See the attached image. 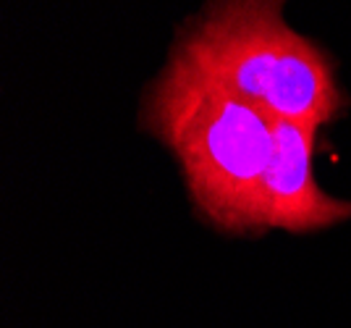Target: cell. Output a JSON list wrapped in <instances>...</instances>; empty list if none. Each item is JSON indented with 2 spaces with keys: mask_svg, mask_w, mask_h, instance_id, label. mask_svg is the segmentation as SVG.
<instances>
[{
  "mask_svg": "<svg viewBox=\"0 0 351 328\" xmlns=\"http://www.w3.org/2000/svg\"><path fill=\"white\" fill-rule=\"evenodd\" d=\"M289 0H207L173 50L197 71L267 116L322 129L341 119L349 97L336 60L283 16Z\"/></svg>",
  "mask_w": 351,
  "mask_h": 328,
  "instance_id": "2",
  "label": "cell"
},
{
  "mask_svg": "<svg viewBox=\"0 0 351 328\" xmlns=\"http://www.w3.org/2000/svg\"><path fill=\"white\" fill-rule=\"evenodd\" d=\"M147 134L171 150L194 213L228 237L270 231V189L286 152L278 121L171 53L139 113Z\"/></svg>",
  "mask_w": 351,
  "mask_h": 328,
  "instance_id": "1",
  "label": "cell"
}]
</instances>
